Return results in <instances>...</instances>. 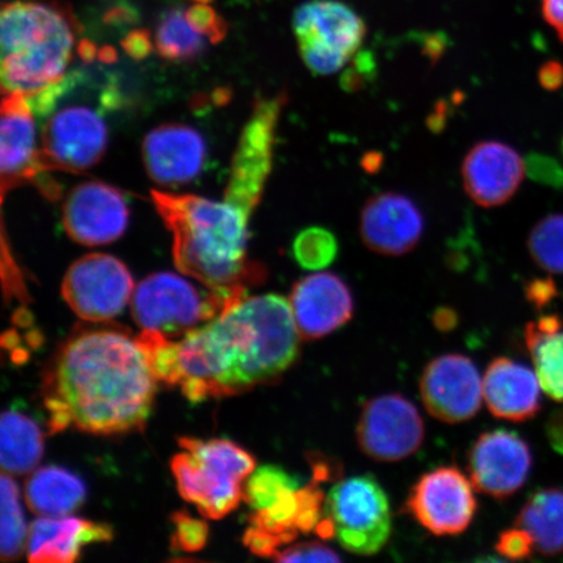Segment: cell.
Instances as JSON below:
<instances>
[{
	"mask_svg": "<svg viewBox=\"0 0 563 563\" xmlns=\"http://www.w3.org/2000/svg\"><path fill=\"white\" fill-rule=\"evenodd\" d=\"M156 382L136 338L115 329L84 330L69 338L46 376L51 431H139L152 412Z\"/></svg>",
	"mask_w": 563,
	"mask_h": 563,
	"instance_id": "obj_1",
	"label": "cell"
},
{
	"mask_svg": "<svg viewBox=\"0 0 563 563\" xmlns=\"http://www.w3.org/2000/svg\"><path fill=\"white\" fill-rule=\"evenodd\" d=\"M291 302L277 294L244 298L180 342L181 391L192 404L272 382L299 356Z\"/></svg>",
	"mask_w": 563,
	"mask_h": 563,
	"instance_id": "obj_2",
	"label": "cell"
},
{
	"mask_svg": "<svg viewBox=\"0 0 563 563\" xmlns=\"http://www.w3.org/2000/svg\"><path fill=\"white\" fill-rule=\"evenodd\" d=\"M152 200L173 235L176 267L210 288L245 287L262 278L246 262L250 216L229 201L153 191Z\"/></svg>",
	"mask_w": 563,
	"mask_h": 563,
	"instance_id": "obj_3",
	"label": "cell"
},
{
	"mask_svg": "<svg viewBox=\"0 0 563 563\" xmlns=\"http://www.w3.org/2000/svg\"><path fill=\"white\" fill-rule=\"evenodd\" d=\"M0 44L3 95L30 98L65 79L74 55V20L54 5L3 4Z\"/></svg>",
	"mask_w": 563,
	"mask_h": 563,
	"instance_id": "obj_4",
	"label": "cell"
},
{
	"mask_svg": "<svg viewBox=\"0 0 563 563\" xmlns=\"http://www.w3.org/2000/svg\"><path fill=\"white\" fill-rule=\"evenodd\" d=\"M185 453L172 461L180 496L203 517L222 519L243 498L242 483L255 471L256 462L246 450L229 440L183 438Z\"/></svg>",
	"mask_w": 563,
	"mask_h": 563,
	"instance_id": "obj_5",
	"label": "cell"
},
{
	"mask_svg": "<svg viewBox=\"0 0 563 563\" xmlns=\"http://www.w3.org/2000/svg\"><path fill=\"white\" fill-rule=\"evenodd\" d=\"M246 298V288L201 292L174 273L146 277L132 295V316L143 330H156L168 338L186 335L209 322L235 302Z\"/></svg>",
	"mask_w": 563,
	"mask_h": 563,
	"instance_id": "obj_6",
	"label": "cell"
},
{
	"mask_svg": "<svg viewBox=\"0 0 563 563\" xmlns=\"http://www.w3.org/2000/svg\"><path fill=\"white\" fill-rule=\"evenodd\" d=\"M325 516L332 520L336 540L352 554H377L391 537L389 497L369 475L338 482L327 497Z\"/></svg>",
	"mask_w": 563,
	"mask_h": 563,
	"instance_id": "obj_7",
	"label": "cell"
},
{
	"mask_svg": "<svg viewBox=\"0 0 563 563\" xmlns=\"http://www.w3.org/2000/svg\"><path fill=\"white\" fill-rule=\"evenodd\" d=\"M294 32L306 66L316 75L336 74L354 58L367 33L364 21L335 0H312L294 15Z\"/></svg>",
	"mask_w": 563,
	"mask_h": 563,
	"instance_id": "obj_8",
	"label": "cell"
},
{
	"mask_svg": "<svg viewBox=\"0 0 563 563\" xmlns=\"http://www.w3.org/2000/svg\"><path fill=\"white\" fill-rule=\"evenodd\" d=\"M285 95L260 98L249 123L244 125L231 162L224 200L252 216L264 194L272 173L274 141Z\"/></svg>",
	"mask_w": 563,
	"mask_h": 563,
	"instance_id": "obj_9",
	"label": "cell"
},
{
	"mask_svg": "<svg viewBox=\"0 0 563 563\" xmlns=\"http://www.w3.org/2000/svg\"><path fill=\"white\" fill-rule=\"evenodd\" d=\"M109 132L103 117L84 104H73L46 117L41 158L47 172L82 173L101 161Z\"/></svg>",
	"mask_w": 563,
	"mask_h": 563,
	"instance_id": "obj_10",
	"label": "cell"
},
{
	"mask_svg": "<svg viewBox=\"0 0 563 563\" xmlns=\"http://www.w3.org/2000/svg\"><path fill=\"white\" fill-rule=\"evenodd\" d=\"M62 295L84 321H110L121 314L132 299L133 279L121 260L90 253L69 266Z\"/></svg>",
	"mask_w": 563,
	"mask_h": 563,
	"instance_id": "obj_11",
	"label": "cell"
},
{
	"mask_svg": "<svg viewBox=\"0 0 563 563\" xmlns=\"http://www.w3.org/2000/svg\"><path fill=\"white\" fill-rule=\"evenodd\" d=\"M474 488L461 470L439 467L415 483L406 508L435 537H455L473 523L477 510Z\"/></svg>",
	"mask_w": 563,
	"mask_h": 563,
	"instance_id": "obj_12",
	"label": "cell"
},
{
	"mask_svg": "<svg viewBox=\"0 0 563 563\" xmlns=\"http://www.w3.org/2000/svg\"><path fill=\"white\" fill-rule=\"evenodd\" d=\"M424 439V421L418 408L400 394L368 400L358 417V448L373 461H404L418 452Z\"/></svg>",
	"mask_w": 563,
	"mask_h": 563,
	"instance_id": "obj_13",
	"label": "cell"
},
{
	"mask_svg": "<svg viewBox=\"0 0 563 563\" xmlns=\"http://www.w3.org/2000/svg\"><path fill=\"white\" fill-rule=\"evenodd\" d=\"M420 396L433 418L457 424L473 419L481 410L483 378L470 357L442 355L422 371Z\"/></svg>",
	"mask_w": 563,
	"mask_h": 563,
	"instance_id": "obj_14",
	"label": "cell"
},
{
	"mask_svg": "<svg viewBox=\"0 0 563 563\" xmlns=\"http://www.w3.org/2000/svg\"><path fill=\"white\" fill-rule=\"evenodd\" d=\"M532 464L530 445L505 429L483 433L471 448L467 462L475 489L496 499H508L522 489Z\"/></svg>",
	"mask_w": 563,
	"mask_h": 563,
	"instance_id": "obj_15",
	"label": "cell"
},
{
	"mask_svg": "<svg viewBox=\"0 0 563 563\" xmlns=\"http://www.w3.org/2000/svg\"><path fill=\"white\" fill-rule=\"evenodd\" d=\"M62 221L68 236L76 243L104 245L124 234L130 209L117 188L101 181H87L67 196Z\"/></svg>",
	"mask_w": 563,
	"mask_h": 563,
	"instance_id": "obj_16",
	"label": "cell"
},
{
	"mask_svg": "<svg viewBox=\"0 0 563 563\" xmlns=\"http://www.w3.org/2000/svg\"><path fill=\"white\" fill-rule=\"evenodd\" d=\"M34 111L24 95H3L0 125V175L2 200L5 194L45 174L37 145Z\"/></svg>",
	"mask_w": 563,
	"mask_h": 563,
	"instance_id": "obj_17",
	"label": "cell"
},
{
	"mask_svg": "<svg viewBox=\"0 0 563 563\" xmlns=\"http://www.w3.org/2000/svg\"><path fill=\"white\" fill-rule=\"evenodd\" d=\"M426 220L410 197L385 192L371 197L361 214V235L367 249L384 256H402L421 241Z\"/></svg>",
	"mask_w": 563,
	"mask_h": 563,
	"instance_id": "obj_18",
	"label": "cell"
},
{
	"mask_svg": "<svg viewBox=\"0 0 563 563\" xmlns=\"http://www.w3.org/2000/svg\"><path fill=\"white\" fill-rule=\"evenodd\" d=\"M290 302L300 336L307 341L334 333L354 314L350 287L333 273L301 278L292 288Z\"/></svg>",
	"mask_w": 563,
	"mask_h": 563,
	"instance_id": "obj_19",
	"label": "cell"
},
{
	"mask_svg": "<svg viewBox=\"0 0 563 563\" xmlns=\"http://www.w3.org/2000/svg\"><path fill=\"white\" fill-rule=\"evenodd\" d=\"M526 164L520 154L501 141H482L463 161L462 178L467 195L483 208L508 202L523 180Z\"/></svg>",
	"mask_w": 563,
	"mask_h": 563,
	"instance_id": "obj_20",
	"label": "cell"
},
{
	"mask_svg": "<svg viewBox=\"0 0 563 563\" xmlns=\"http://www.w3.org/2000/svg\"><path fill=\"white\" fill-rule=\"evenodd\" d=\"M143 156L146 172L157 185L185 186L202 172L207 145L191 126L165 124L147 133Z\"/></svg>",
	"mask_w": 563,
	"mask_h": 563,
	"instance_id": "obj_21",
	"label": "cell"
},
{
	"mask_svg": "<svg viewBox=\"0 0 563 563\" xmlns=\"http://www.w3.org/2000/svg\"><path fill=\"white\" fill-rule=\"evenodd\" d=\"M541 385L537 372L509 357H497L483 378V396L489 412L512 422L531 420L540 412Z\"/></svg>",
	"mask_w": 563,
	"mask_h": 563,
	"instance_id": "obj_22",
	"label": "cell"
},
{
	"mask_svg": "<svg viewBox=\"0 0 563 563\" xmlns=\"http://www.w3.org/2000/svg\"><path fill=\"white\" fill-rule=\"evenodd\" d=\"M112 539L109 525L73 517H41L31 526L27 560L33 563H73L82 548L108 543Z\"/></svg>",
	"mask_w": 563,
	"mask_h": 563,
	"instance_id": "obj_23",
	"label": "cell"
},
{
	"mask_svg": "<svg viewBox=\"0 0 563 563\" xmlns=\"http://www.w3.org/2000/svg\"><path fill=\"white\" fill-rule=\"evenodd\" d=\"M86 484L66 468L42 467L25 485L27 508L40 517H67L86 503Z\"/></svg>",
	"mask_w": 563,
	"mask_h": 563,
	"instance_id": "obj_24",
	"label": "cell"
},
{
	"mask_svg": "<svg viewBox=\"0 0 563 563\" xmlns=\"http://www.w3.org/2000/svg\"><path fill=\"white\" fill-rule=\"evenodd\" d=\"M525 336L541 389L563 402V320L559 314L540 317L528 323Z\"/></svg>",
	"mask_w": 563,
	"mask_h": 563,
	"instance_id": "obj_25",
	"label": "cell"
},
{
	"mask_svg": "<svg viewBox=\"0 0 563 563\" xmlns=\"http://www.w3.org/2000/svg\"><path fill=\"white\" fill-rule=\"evenodd\" d=\"M531 534L534 551L543 555L563 553V489L534 492L516 519Z\"/></svg>",
	"mask_w": 563,
	"mask_h": 563,
	"instance_id": "obj_26",
	"label": "cell"
},
{
	"mask_svg": "<svg viewBox=\"0 0 563 563\" xmlns=\"http://www.w3.org/2000/svg\"><path fill=\"white\" fill-rule=\"evenodd\" d=\"M0 462L4 473L24 475L38 466L44 454L41 429L26 415L5 411L2 415Z\"/></svg>",
	"mask_w": 563,
	"mask_h": 563,
	"instance_id": "obj_27",
	"label": "cell"
},
{
	"mask_svg": "<svg viewBox=\"0 0 563 563\" xmlns=\"http://www.w3.org/2000/svg\"><path fill=\"white\" fill-rule=\"evenodd\" d=\"M156 48L162 58L172 62L194 60L206 51L203 35L196 32L180 9L162 16L157 33Z\"/></svg>",
	"mask_w": 563,
	"mask_h": 563,
	"instance_id": "obj_28",
	"label": "cell"
},
{
	"mask_svg": "<svg viewBox=\"0 0 563 563\" xmlns=\"http://www.w3.org/2000/svg\"><path fill=\"white\" fill-rule=\"evenodd\" d=\"M2 496V526H0V553L2 560L15 561L27 547V533L23 509L20 504L18 484L7 473L0 478Z\"/></svg>",
	"mask_w": 563,
	"mask_h": 563,
	"instance_id": "obj_29",
	"label": "cell"
},
{
	"mask_svg": "<svg viewBox=\"0 0 563 563\" xmlns=\"http://www.w3.org/2000/svg\"><path fill=\"white\" fill-rule=\"evenodd\" d=\"M136 342L157 382L170 386L181 384L185 373L180 361V342H174L156 330H144Z\"/></svg>",
	"mask_w": 563,
	"mask_h": 563,
	"instance_id": "obj_30",
	"label": "cell"
},
{
	"mask_svg": "<svg viewBox=\"0 0 563 563\" xmlns=\"http://www.w3.org/2000/svg\"><path fill=\"white\" fill-rule=\"evenodd\" d=\"M300 488L298 477L286 470L266 464L253 471L243 490V499L255 511L271 508L273 504Z\"/></svg>",
	"mask_w": 563,
	"mask_h": 563,
	"instance_id": "obj_31",
	"label": "cell"
},
{
	"mask_svg": "<svg viewBox=\"0 0 563 563\" xmlns=\"http://www.w3.org/2000/svg\"><path fill=\"white\" fill-rule=\"evenodd\" d=\"M527 245L541 269L563 274V214H551L537 223Z\"/></svg>",
	"mask_w": 563,
	"mask_h": 563,
	"instance_id": "obj_32",
	"label": "cell"
},
{
	"mask_svg": "<svg viewBox=\"0 0 563 563\" xmlns=\"http://www.w3.org/2000/svg\"><path fill=\"white\" fill-rule=\"evenodd\" d=\"M292 253L302 269L317 272L335 262L340 244L332 231L317 227L308 228L295 238Z\"/></svg>",
	"mask_w": 563,
	"mask_h": 563,
	"instance_id": "obj_33",
	"label": "cell"
},
{
	"mask_svg": "<svg viewBox=\"0 0 563 563\" xmlns=\"http://www.w3.org/2000/svg\"><path fill=\"white\" fill-rule=\"evenodd\" d=\"M173 523L175 526L173 548L176 551L195 553L207 545L209 527L202 520L196 519L181 510L174 514Z\"/></svg>",
	"mask_w": 563,
	"mask_h": 563,
	"instance_id": "obj_34",
	"label": "cell"
},
{
	"mask_svg": "<svg viewBox=\"0 0 563 563\" xmlns=\"http://www.w3.org/2000/svg\"><path fill=\"white\" fill-rule=\"evenodd\" d=\"M186 18L194 30L206 35L211 44H218L228 34L227 21L218 16L216 11L207 4L192 5L186 12Z\"/></svg>",
	"mask_w": 563,
	"mask_h": 563,
	"instance_id": "obj_35",
	"label": "cell"
},
{
	"mask_svg": "<svg viewBox=\"0 0 563 563\" xmlns=\"http://www.w3.org/2000/svg\"><path fill=\"white\" fill-rule=\"evenodd\" d=\"M274 560L278 562H341L342 559L332 548L319 543V541H307V543L295 544L279 551Z\"/></svg>",
	"mask_w": 563,
	"mask_h": 563,
	"instance_id": "obj_36",
	"label": "cell"
},
{
	"mask_svg": "<svg viewBox=\"0 0 563 563\" xmlns=\"http://www.w3.org/2000/svg\"><path fill=\"white\" fill-rule=\"evenodd\" d=\"M496 551L505 559L520 561L531 558L534 544L531 534L516 526L499 533Z\"/></svg>",
	"mask_w": 563,
	"mask_h": 563,
	"instance_id": "obj_37",
	"label": "cell"
},
{
	"mask_svg": "<svg viewBox=\"0 0 563 563\" xmlns=\"http://www.w3.org/2000/svg\"><path fill=\"white\" fill-rule=\"evenodd\" d=\"M526 172L531 179L555 188L563 187V168L558 161L543 156V154H531L526 162Z\"/></svg>",
	"mask_w": 563,
	"mask_h": 563,
	"instance_id": "obj_38",
	"label": "cell"
},
{
	"mask_svg": "<svg viewBox=\"0 0 563 563\" xmlns=\"http://www.w3.org/2000/svg\"><path fill=\"white\" fill-rule=\"evenodd\" d=\"M3 287L5 299H19L23 305L31 300L24 286V280L12 258L11 252L7 250V243L3 239Z\"/></svg>",
	"mask_w": 563,
	"mask_h": 563,
	"instance_id": "obj_39",
	"label": "cell"
},
{
	"mask_svg": "<svg viewBox=\"0 0 563 563\" xmlns=\"http://www.w3.org/2000/svg\"><path fill=\"white\" fill-rule=\"evenodd\" d=\"M243 541L252 553L267 559L276 558L279 547L284 545L278 538L252 526L246 530Z\"/></svg>",
	"mask_w": 563,
	"mask_h": 563,
	"instance_id": "obj_40",
	"label": "cell"
},
{
	"mask_svg": "<svg viewBox=\"0 0 563 563\" xmlns=\"http://www.w3.org/2000/svg\"><path fill=\"white\" fill-rule=\"evenodd\" d=\"M526 298L533 307L545 308L559 295V288L551 278H534L526 285Z\"/></svg>",
	"mask_w": 563,
	"mask_h": 563,
	"instance_id": "obj_41",
	"label": "cell"
},
{
	"mask_svg": "<svg viewBox=\"0 0 563 563\" xmlns=\"http://www.w3.org/2000/svg\"><path fill=\"white\" fill-rule=\"evenodd\" d=\"M152 41L150 33L135 31L126 35L123 41V48L133 59H144L152 53Z\"/></svg>",
	"mask_w": 563,
	"mask_h": 563,
	"instance_id": "obj_42",
	"label": "cell"
},
{
	"mask_svg": "<svg viewBox=\"0 0 563 563\" xmlns=\"http://www.w3.org/2000/svg\"><path fill=\"white\" fill-rule=\"evenodd\" d=\"M540 86L549 91L563 87V65L558 60L547 62L539 69Z\"/></svg>",
	"mask_w": 563,
	"mask_h": 563,
	"instance_id": "obj_43",
	"label": "cell"
},
{
	"mask_svg": "<svg viewBox=\"0 0 563 563\" xmlns=\"http://www.w3.org/2000/svg\"><path fill=\"white\" fill-rule=\"evenodd\" d=\"M309 463H311L312 467V481L317 483L333 481V478L341 474V468L330 457L312 454Z\"/></svg>",
	"mask_w": 563,
	"mask_h": 563,
	"instance_id": "obj_44",
	"label": "cell"
},
{
	"mask_svg": "<svg viewBox=\"0 0 563 563\" xmlns=\"http://www.w3.org/2000/svg\"><path fill=\"white\" fill-rule=\"evenodd\" d=\"M543 15L563 42V0H543Z\"/></svg>",
	"mask_w": 563,
	"mask_h": 563,
	"instance_id": "obj_45",
	"label": "cell"
},
{
	"mask_svg": "<svg viewBox=\"0 0 563 563\" xmlns=\"http://www.w3.org/2000/svg\"><path fill=\"white\" fill-rule=\"evenodd\" d=\"M547 434L552 448L563 454V410L554 412L549 419Z\"/></svg>",
	"mask_w": 563,
	"mask_h": 563,
	"instance_id": "obj_46",
	"label": "cell"
},
{
	"mask_svg": "<svg viewBox=\"0 0 563 563\" xmlns=\"http://www.w3.org/2000/svg\"><path fill=\"white\" fill-rule=\"evenodd\" d=\"M136 20V10L130 4L117 5L106 13L104 21L112 25L133 23Z\"/></svg>",
	"mask_w": 563,
	"mask_h": 563,
	"instance_id": "obj_47",
	"label": "cell"
},
{
	"mask_svg": "<svg viewBox=\"0 0 563 563\" xmlns=\"http://www.w3.org/2000/svg\"><path fill=\"white\" fill-rule=\"evenodd\" d=\"M433 322L441 332H449V330H453L456 327L457 316L452 309L440 308L439 311L434 313Z\"/></svg>",
	"mask_w": 563,
	"mask_h": 563,
	"instance_id": "obj_48",
	"label": "cell"
},
{
	"mask_svg": "<svg viewBox=\"0 0 563 563\" xmlns=\"http://www.w3.org/2000/svg\"><path fill=\"white\" fill-rule=\"evenodd\" d=\"M77 52H79L81 58L87 62L93 60L97 55L96 46L89 41H81L79 51Z\"/></svg>",
	"mask_w": 563,
	"mask_h": 563,
	"instance_id": "obj_49",
	"label": "cell"
},
{
	"mask_svg": "<svg viewBox=\"0 0 563 563\" xmlns=\"http://www.w3.org/2000/svg\"><path fill=\"white\" fill-rule=\"evenodd\" d=\"M98 55H100V59L101 60H104V62H112V60H115L117 58V53L114 51V48L112 47H103L102 51L100 53H98Z\"/></svg>",
	"mask_w": 563,
	"mask_h": 563,
	"instance_id": "obj_50",
	"label": "cell"
},
{
	"mask_svg": "<svg viewBox=\"0 0 563 563\" xmlns=\"http://www.w3.org/2000/svg\"><path fill=\"white\" fill-rule=\"evenodd\" d=\"M197 3L208 4L210 2H213V0H196Z\"/></svg>",
	"mask_w": 563,
	"mask_h": 563,
	"instance_id": "obj_51",
	"label": "cell"
}]
</instances>
